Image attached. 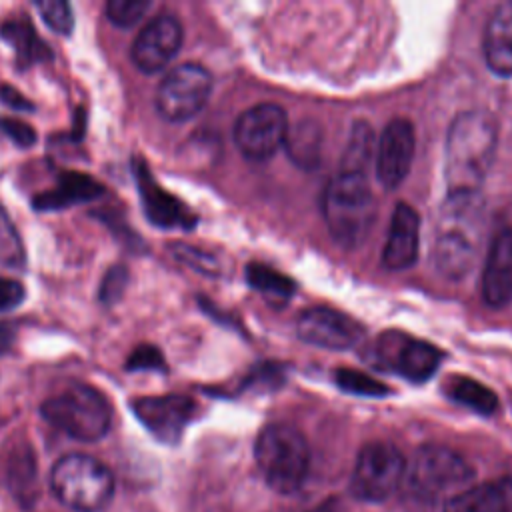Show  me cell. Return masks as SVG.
<instances>
[{"label":"cell","instance_id":"cell-38","mask_svg":"<svg viewBox=\"0 0 512 512\" xmlns=\"http://www.w3.org/2000/svg\"><path fill=\"white\" fill-rule=\"evenodd\" d=\"M14 336H16L14 326L8 324V322H2L0 324V354H6L10 350V346L14 342Z\"/></svg>","mask_w":512,"mask_h":512},{"label":"cell","instance_id":"cell-19","mask_svg":"<svg viewBox=\"0 0 512 512\" xmlns=\"http://www.w3.org/2000/svg\"><path fill=\"white\" fill-rule=\"evenodd\" d=\"M104 194V186L90 174L66 170L58 176L56 184L32 198V206L38 212L66 210L76 204L92 202Z\"/></svg>","mask_w":512,"mask_h":512},{"label":"cell","instance_id":"cell-30","mask_svg":"<svg viewBox=\"0 0 512 512\" xmlns=\"http://www.w3.org/2000/svg\"><path fill=\"white\" fill-rule=\"evenodd\" d=\"M334 380L338 384L340 390L348 392V394H354V396H384L388 394L390 390L378 382L376 378L368 376L366 372H358V370H352V368H340L336 370L334 374Z\"/></svg>","mask_w":512,"mask_h":512},{"label":"cell","instance_id":"cell-17","mask_svg":"<svg viewBox=\"0 0 512 512\" xmlns=\"http://www.w3.org/2000/svg\"><path fill=\"white\" fill-rule=\"evenodd\" d=\"M420 250V218L418 212L406 204L398 202L390 218L388 236L382 250V264L390 272H400L410 268Z\"/></svg>","mask_w":512,"mask_h":512},{"label":"cell","instance_id":"cell-39","mask_svg":"<svg viewBox=\"0 0 512 512\" xmlns=\"http://www.w3.org/2000/svg\"><path fill=\"white\" fill-rule=\"evenodd\" d=\"M334 502H324V504H320L318 508H314V510H310V512H334Z\"/></svg>","mask_w":512,"mask_h":512},{"label":"cell","instance_id":"cell-22","mask_svg":"<svg viewBox=\"0 0 512 512\" xmlns=\"http://www.w3.org/2000/svg\"><path fill=\"white\" fill-rule=\"evenodd\" d=\"M284 148L296 166L304 170L316 168L322 154V128L314 120H300L296 126H288Z\"/></svg>","mask_w":512,"mask_h":512},{"label":"cell","instance_id":"cell-20","mask_svg":"<svg viewBox=\"0 0 512 512\" xmlns=\"http://www.w3.org/2000/svg\"><path fill=\"white\" fill-rule=\"evenodd\" d=\"M484 58L498 76H512V2L496 6L484 32Z\"/></svg>","mask_w":512,"mask_h":512},{"label":"cell","instance_id":"cell-9","mask_svg":"<svg viewBox=\"0 0 512 512\" xmlns=\"http://www.w3.org/2000/svg\"><path fill=\"white\" fill-rule=\"evenodd\" d=\"M368 352L374 366L416 384L432 378L442 360V352L434 344L394 330L380 334Z\"/></svg>","mask_w":512,"mask_h":512},{"label":"cell","instance_id":"cell-11","mask_svg":"<svg viewBox=\"0 0 512 512\" xmlns=\"http://www.w3.org/2000/svg\"><path fill=\"white\" fill-rule=\"evenodd\" d=\"M286 112L272 102H262L244 110L234 124V142L244 158L264 162L272 158L286 140Z\"/></svg>","mask_w":512,"mask_h":512},{"label":"cell","instance_id":"cell-25","mask_svg":"<svg viewBox=\"0 0 512 512\" xmlns=\"http://www.w3.org/2000/svg\"><path fill=\"white\" fill-rule=\"evenodd\" d=\"M374 146H376L374 132H372L370 124H366L362 120L354 122L338 170L368 174V168L374 158Z\"/></svg>","mask_w":512,"mask_h":512},{"label":"cell","instance_id":"cell-5","mask_svg":"<svg viewBox=\"0 0 512 512\" xmlns=\"http://www.w3.org/2000/svg\"><path fill=\"white\" fill-rule=\"evenodd\" d=\"M472 478V466L458 452L428 444L418 448L412 460L406 462L402 486L420 504H444L450 496L468 488Z\"/></svg>","mask_w":512,"mask_h":512},{"label":"cell","instance_id":"cell-15","mask_svg":"<svg viewBox=\"0 0 512 512\" xmlns=\"http://www.w3.org/2000/svg\"><path fill=\"white\" fill-rule=\"evenodd\" d=\"M296 334L302 342L318 348L346 350L362 340L364 326L340 310L316 306L298 316Z\"/></svg>","mask_w":512,"mask_h":512},{"label":"cell","instance_id":"cell-34","mask_svg":"<svg viewBox=\"0 0 512 512\" xmlns=\"http://www.w3.org/2000/svg\"><path fill=\"white\" fill-rule=\"evenodd\" d=\"M126 370L128 372H138V370H156V372H164L166 370V362L162 352L152 346V344H140L132 350V354L126 360Z\"/></svg>","mask_w":512,"mask_h":512},{"label":"cell","instance_id":"cell-28","mask_svg":"<svg viewBox=\"0 0 512 512\" xmlns=\"http://www.w3.org/2000/svg\"><path fill=\"white\" fill-rule=\"evenodd\" d=\"M0 264L12 270L26 268V250L8 212L0 206Z\"/></svg>","mask_w":512,"mask_h":512},{"label":"cell","instance_id":"cell-2","mask_svg":"<svg viewBox=\"0 0 512 512\" xmlns=\"http://www.w3.org/2000/svg\"><path fill=\"white\" fill-rule=\"evenodd\" d=\"M498 146L492 114L468 110L458 114L446 134L444 178L448 194L480 192Z\"/></svg>","mask_w":512,"mask_h":512},{"label":"cell","instance_id":"cell-6","mask_svg":"<svg viewBox=\"0 0 512 512\" xmlns=\"http://www.w3.org/2000/svg\"><path fill=\"white\" fill-rule=\"evenodd\" d=\"M42 418L78 442L102 440L112 424L106 396L88 384H70L46 398L40 406Z\"/></svg>","mask_w":512,"mask_h":512},{"label":"cell","instance_id":"cell-26","mask_svg":"<svg viewBox=\"0 0 512 512\" xmlns=\"http://www.w3.org/2000/svg\"><path fill=\"white\" fill-rule=\"evenodd\" d=\"M8 486L24 506L36 498V460L28 448L16 450L8 462Z\"/></svg>","mask_w":512,"mask_h":512},{"label":"cell","instance_id":"cell-13","mask_svg":"<svg viewBox=\"0 0 512 512\" xmlns=\"http://www.w3.org/2000/svg\"><path fill=\"white\" fill-rule=\"evenodd\" d=\"M132 174L142 202V210L150 224L164 230H192L198 216L174 194L164 190L152 176L144 158H132Z\"/></svg>","mask_w":512,"mask_h":512},{"label":"cell","instance_id":"cell-36","mask_svg":"<svg viewBox=\"0 0 512 512\" xmlns=\"http://www.w3.org/2000/svg\"><path fill=\"white\" fill-rule=\"evenodd\" d=\"M24 298H26V290L22 282L0 276V312L18 308L24 302Z\"/></svg>","mask_w":512,"mask_h":512},{"label":"cell","instance_id":"cell-14","mask_svg":"<svg viewBox=\"0 0 512 512\" xmlns=\"http://www.w3.org/2000/svg\"><path fill=\"white\" fill-rule=\"evenodd\" d=\"M182 24L172 14H158L144 24L130 48L132 64L144 74L166 68L182 46Z\"/></svg>","mask_w":512,"mask_h":512},{"label":"cell","instance_id":"cell-10","mask_svg":"<svg viewBox=\"0 0 512 512\" xmlns=\"http://www.w3.org/2000/svg\"><path fill=\"white\" fill-rule=\"evenodd\" d=\"M210 92V72L196 62H186L172 68L162 78V82L156 88L154 104L164 120L186 122L206 106Z\"/></svg>","mask_w":512,"mask_h":512},{"label":"cell","instance_id":"cell-27","mask_svg":"<svg viewBox=\"0 0 512 512\" xmlns=\"http://www.w3.org/2000/svg\"><path fill=\"white\" fill-rule=\"evenodd\" d=\"M246 282L268 298L286 300L296 292V284L292 278L260 262H252L246 266Z\"/></svg>","mask_w":512,"mask_h":512},{"label":"cell","instance_id":"cell-24","mask_svg":"<svg viewBox=\"0 0 512 512\" xmlns=\"http://www.w3.org/2000/svg\"><path fill=\"white\" fill-rule=\"evenodd\" d=\"M446 394L454 402H458L482 416H490L498 408L496 394L490 388H486L482 382L468 378V376H450V380L446 384Z\"/></svg>","mask_w":512,"mask_h":512},{"label":"cell","instance_id":"cell-16","mask_svg":"<svg viewBox=\"0 0 512 512\" xmlns=\"http://www.w3.org/2000/svg\"><path fill=\"white\" fill-rule=\"evenodd\" d=\"M416 148L414 126L406 118H394L382 130L374 158L376 176L384 188H396L410 172Z\"/></svg>","mask_w":512,"mask_h":512},{"label":"cell","instance_id":"cell-23","mask_svg":"<svg viewBox=\"0 0 512 512\" xmlns=\"http://www.w3.org/2000/svg\"><path fill=\"white\" fill-rule=\"evenodd\" d=\"M442 512H504L500 480L460 490L444 502Z\"/></svg>","mask_w":512,"mask_h":512},{"label":"cell","instance_id":"cell-1","mask_svg":"<svg viewBox=\"0 0 512 512\" xmlns=\"http://www.w3.org/2000/svg\"><path fill=\"white\" fill-rule=\"evenodd\" d=\"M486 228V208L480 192L446 194L434 222L430 258L436 272L462 280L476 264Z\"/></svg>","mask_w":512,"mask_h":512},{"label":"cell","instance_id":"cell-4","mask_svg":"<svg viewBox=\"0 0 512 512\" xmlns=\"http://www.w3.org/2000/svg\"><path fill=\"white\" fill-rule=\"evenodd\" d=\"M254 458L266 484L280 494L298 492L310 470L308 442L290 424L264 426L254 442Z\"/></svg>","mask_w":512,"mask_h":512},{"label":"cell","instance_id":"cell-8","mask_svg":"<svg viewBox=\"0 0 512 512\" xmlns=\"http://www.w3.org/2000/svg\"><path fill=\"white\" fill-rule=\"evenodd\" d=\"M406 458L390 442H370L358 456L350 478V492L364 502L388 500L404 482Z\"/></svg>","mask_w":512,"mask_h":512},{"label":"cell","instance_id":"cell-29","mask_svg":"<svg viewBox=\"0 0 512 512\" xmlns=\"http://www.w3.org/2000/svg\"><path fill=\"white\" fill-rule=\"evenodd\" d=\"M170 254L174 256V260H178L180 264L192 268L194 272L198 274H204V276H218L220 274V262L214 254L206 252V250H200L196 246H190V244H184V242H176V244H170Z\"/></svg>","mask_w":512,"mask_h":512},{"label":"cell","instance_id":"cell-7","mask_svg":"<svg viewBox=\"0 0 512 512\" xmlns=\"http://www.w3.org/2000/svg\"><path fill=\"white\" fill-rule=\"evenodd\" d=\"M50 490L72 512H102L114 496V476L88 454H66L50 470Z\"/></svg>","mask_w":512,"mask_h":512},{"label":"cell","instance_id":"cell-33","mask_svg":"<svg viewBox=\"0 0 512 512\" xmlns=\"http://www.w3.org/2000/svg\"><path fill=\"white\" fill-rule=\"evenodd\" d=\"M126 286H128V270H126V266H122V264L112 266L104 274V278L100 282V290H98L100 302L106 304V306H112L114 302H118L122 298Z\"/></svg>","mask_w":512,"mask_h":512},{"label":"cell","instance_id":"cell-37","mask_svg":"<svg viewBox=\"0 0 512 512\" xmlns=\"http://www.w3.org/2000/svg\"><path fill=\"white\" fill-rule=\"evenodd\" d=\"M0 102L16 112H32L34 110V104L20 90H16L10 84L0 86Z\"/></svg>","mask_w":512,"mask_h":512},{"label":"cell","instance_id":"cell-12","mask_svg":"<svg viewBox=\"0 0 512 512\" xmlns=\"http://www.w3.org/2000/svg\"><path fill=\"white\" fill-rule=\"evenodd\" d=\"M130 408L138 422L164 444H176L196 412L194 400L182 394L134 398Z\"/></svg>","mask_w":512,"mask_h":512},{"label":"cell","instance_id":"cell-3","mask_svg":"<svg viewBox=\"0 0 512 512\" xmlns=\"http://www.w3.org/2000/svg\"><path fill=\"white\" fill-rule=\"evenodd\" d=\"M322 214L328 232L340 246H360L376 220V200L368 174L338 170L322 192Z\"/></svg>","mask_w":512,"mask_h":512},{"label":"cell","instance_id":"cell-31","mask_svg":"<svg viewBox=\"0 0 512 512\" xmlns=\"http://www.w3.org/2000/svg\"><path fill=\"white\" fill-rule=\"evenodd\" d=\"M42 20L56 32L68 36L74 28V12L66 0H38L36 4Z\"/></svg>","mask_w":512,"mask_h":512},{"label":"cell","instance_id":"cell-32","mask_svg":"<svg viewBox=\"0 0 512 512\" xmlns=\"http://www.w3.org/2000/svg\"><path fill=\"white\" fill-rule=\"evenodd\" d=\"M148 8H150L148 0H110L106 4V16L114 26L130 28L142 20Z\"/></svg>","mask_w":512,"mask_h":512},{"label":"cell","instance_id":"cell-18","mask_svg":"<svg viewBox=\"0 0 512 512\" xmlns=\"http://www.w3.org/2000/svg\"><path fill=\"white\" fill-rule=\"evenodd\" d=\"M482 298L490 308L512 302V228H500L488 248L482 272Z\"/></svg>","mask_w":512,"mask_h":512},{"label":"cell","instance_id":"cell-21","mask_svg":"<svg viewBox=\"0 0 512 512\" xmlns=\"http://www.w3.org/2000/svg\"><path fill=\"white\" fill-rule=\"evenodd\" d=\"M0 38L14 50L16 64L22 70L38 62L52 60L50 46L38 36L34 26L24 18L4 22L0 26Z\"/></svg>","mask_w":512,"mask_h":512},{"label":"cell","instance_id":"cell-35","mask_svg":"<svg viewBox=\"0 0 512 512\" xmlns=\"http://www.w3.org/2000/svg\"><path fill=\"white\" fill-rule=\"evenodd\" d=\"M0 132L20 148H30L36 142L34 128L16 118H0Z\"/></svg>","mask_w":512,"mask_h":512}]
</instances>
